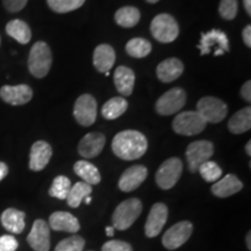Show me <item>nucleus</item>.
I'll return each mask as SVG.
<instances>
[{
  "mask_svg": "<svg viewBox=\"0 0 251 251\" xmlns=\"http://www.w3.org/2000/svg\"><path fill=\"white\" fill-rule=\"evenodd\" d=\"M19 243L17 238L12 235L0 236V251H17Z\"/></svg>",
  "mask_w": 251,
  "mask_h": 251,
  "instance_id": "nucleus-38",
  "label": "nucleus"
},
{
  "mask_svg": "<svg viewBox=\"0 0 251 251\" xmlns=\"http://www.w3.org/2000/svg\"><path fill=\"white\" fill-rule=\"evenodd\" d=\"M169 209L165 203L157 202L150 209L148 219H147L144 231L148 237H156L162 231L163 227L168 220Z\"/></svg>",
  "mask_w": 251,
  "mask_h": 251,
  "instance_id": "nucleus-14",
  "label": "nucleus"
},
{
  "mask_svg": "<svg viewBox=\"0 0 251 251\" xmlns=\"http://www.w3.org/2000/svg\"><path fill=\"white\" fill-rule=\"evenodd\" d=\"M142 213V202L136 198L125 200L115 208L112 216L113 228L126 230L130 228Z\"/></svg>",
  "mask_w": 251,
  "mask_h": 251,
  "instance_id": "nucleus-3",
  "label": "nucleus"
},
{
  "mask_svg": "<svg viewBox=\"0 0 251 251\" xmlns=\"http://www.w3.org/2000/svg\"><path fill=\"white\" fill-rule=\"evenodd\" d=\"M71 181L65 176H57L49 188V196L59 200H67L70 192Z\"/></svg>",
  "mask_w": 251,
  "mask_h": 251,
  "instance_id": "nucleus-32",
  "label": "nucleus"
},
{
  "mask_svg": "<svg viewBox=\"0 0 251 251\" xmlns=\"http://www.w3.org/2000/svg\"><path fill=\"white\" fill-rule=\"evenodd\" d=\"M85 247V240L83 237L75 236L64 238L55 248V251H83Z\"/></svg>",
  "mask_w": 251,
  "mask_h": 251,
  "instance_id": "nucleus-35",
  "label": "nucleus"
},
{
  "mask_svg": "<svg viewBox=\"0 0 251 251\" xmlns=\"http://www.w3.org/2000/svg\"><path fill=\"white\" fill-rule=\"evenodd\" d=\"M52 156V149L46 141H37L31 146L29 155V169L33 171H42L48 165Z\"/></svg>",
  "mask_w": 251,
  "mask_h": 251,
  "instance_id": "nucleus-17",
  "label": "nucleus"
},
{
  "mask_svg": "<svg viewBox=\"0 0 251 251\" xmlns=\"http://www.w3.org/2000/svg\"><path fill=\"white\" fill-rule=\"evenodd\" d=\"M148 170L143 165H134L127 169L119 179V188L122 192H131L141 186L147 179Z\"/></svg>",
  "mask_w": 251,
  "mask_h": 251,
  "instance_id": "nucleus-16",
  "label": "nucleus"
},
{
  "mask_svg": "<svg viewBox=\"0 0 251 251\" xmlns=\"http://www.w3.org/2000/svg\"><path fill=\"white\" fill-rule=\"evenodd\" d=\"M148 149V141L137 130H124L117 134L112 141V150L119 158L134 161L140 158Z\"/></svg>",
  "mask_w": 251,
  "mask_h": 251,
  "instance_id": "nucleus-1",
  "label": "nucleus"
},
{
  "mask_svg": "<svg viewBox=\"0 0 251 251\" xmlns=\"http://www.w3.org/2000/svg\"><path fill=\"white\" fill-rule=\"evenodd\" d=\"M242 37H243L244 43H246V46L248 47V48H250L251 47V26L250 25H248L247 27H244V29L242 31Z\"/></svg>",
  "mask_w": 251,
  "mask_h": 251,
  "instance_id": "nucleus-41",
  "label": "nucleus"
},
{
  "mask_svg": "<svg viewBox=\"0 0 251 251\" xmlns=\"http://www.w3.org/2000/svg\"><path fill=\"white\" fill-rule=\"evenodd\" d=\"M150 31L158 42L171 43L179 35V25L172 15L162 13L152 19Z\"/></svg>",
  "mask_w": 251,
  "mask_h": 251,
  "instance_id": "nucleus-4",
  "label": "nucleus"
},
{
  "mask_svg": "<svg viewBox=\"0 0 251 251\" xmlns=\"http://www.w3.org/2000/svg\"><path fill=\"white\" fill-rule=\"evenodd\" d=\"M115 63V51L112 46L99 45L93 52V65L101 74H107Z\"/></svg>",
  "mask_w": 251,
  "mask_h": 251,
  "instance_id": "nucleus-21",
  "label": "nucleus"
},
{
  "mask_svg": "<svg viewBox=\"0 0 251 251\" xmlns=\"http://www.w3.org/2000/svg\"><path fill=\"white\" fill-rule=\"evenodd\" d=\"M25 214L24 212L15 208H7L1 214V225L6 230L13 234H20L25 229Z\"/></svg>",
  "mask_w": 251,
  "mask_h": 251,
  "instance_id": "nucleus-24",
  "label": "nucleus"
},
{
  "mask_svg": "<svg viewBox=\"0 0 251 251\" xmlns=\"http://www.w3.org/2000/svg\"><path fill=\"white\" fill-rule=\"evenodd\" d=\"M147 2H149V4H156V2H158L159 0H146Z\"/></svg>",
  "mask_w": 251,
  "mask_h": 251,
  "instance_id": "nucleus-47",
  "label": "nucleus"
},
{
  "mask_svg": "<svg viewBox=\"0 0 251 251\" xmlns=\"http://www.w3.org/2000/svg\"><path fill=\"white\" fill-rule=\"evenodd\" d=\"M74 171L89 185H97L101 180L98 168L87 161H78L75 163Z\"/></svg>",
  "mask_w": 251,
  "mask_h": 251,
  "instance_id": "nucleus-27",
  "label": "nucleus"
},
{
  "mask_svg": "<svg viewBox=\"0 0 251 251\" xmlns=\"http://www.w3.org/2000/svg\"><path fill=\"white\" fill-rule=\"evenodd\" d=\"M8 174V166L4 162H0V181H1Z\"/></svg>",
  "mask_w": 251,
  "mask_h": 251,
  "instance_id": "nucleus-42",
  "label": "nucleus"
},
{
  "mask_svg": "<svg viewBox=\"0 0 251 251\" xmlns=\"http://www.w3.org/2000/svg\"><path fill=\"white\" fill-rule=\"evenodd\" d=\"M127 100L122 98V97H114V98L109 99L107 102L103 103L101 108V114L107 120H115V119L120 118L127 111Z\"/></svg>",
  "mask_w": 251,
  "mask_h": 251,
  "instance_id": "nucleus-29",
  "label": "nucleus"
},
{
  "mask_svg": "<svg viewBox=\"0 0 251 251\" xmlns=\"http://www.w3.org/2000/svg\"><path fill=\"white\" fill-rule=\"evenodd\" d=\"M193 230V226L190 221H180L172 226L168 231H165L162 238V243L168 250H176L186 243L191 237Z\"/></svg>",
  "mask_w": 251,
  "mask_h": 251,
  "instance_id": "nucleus-12",
  "label": "nucleus"
},
{
  "mask_svg": "<svg viewBox=\"0 0 251 251\" xmlns=\"http://www.w3.org/2000/svg\"><path fill=\"white\" fill-rule=\"evenodd\" d=\"M6 33L21 45H27L31 40L30 27L20 19H14V20L9 21L6 25Z\"/></svg>",
  "mask_w": 251,
  "mask_h": 251,
  "instance_id": "nucleus-26",
  "label": "nucleus"
},
{
  "mask_svg": "<svg viewBox=\"0 0 251 251\" xmlns=\"http://www.w3.org/2000/svg\"><path fill=\"white\" fill-rule=\"evenodd\" d=\"M91 200H92V199H91V197H90V196L85 198V202L87 203V205H89V203L91 202Z\"/></svg>",
  "mask_w": 251,
  "mask_h": 251,
  "instance_id": "nucleus-48",
  "label": "nucleus"
},
{
  "mask_svg": "<svg viewBox=\"0 0 251 251\" xmlns=\"http://www.w3.org/2000/svg\"><path fill=\"white\" fill-rule=\"evenodd\" d=\"M250 236H251V233H248V235H247V244H248V249H249V251H250V249H251V238H250Z\"/></svg>",
  "mask_w": 251,
  "mask_h": 251,
  "instance_id": "nucleus-46",
  "label": "nucleus"
},
{
  "mask_svg": "<svg viewBox=\"0 0 251 251\" xmlns=\"http://www.w3.org/2000/svg\"><path fill=\"white\" fill-rule=\"evenodd\" d=\"M151 43L142 37H134L126 45V52L134 58H144L151 52Z\"/></svg>",
  "mask_w": 251,
  "mask_h": 251,
  "instance_id": "nucleus-30",
  "label": "nucleus"
},
{
  "mask_svg": "<svg viewBox=\"0 0 251 251\" xmlns=\"http://www.w3.org/2000/svg\"><path fill=\"white\" fill-rule=\"evenodd\" d=\"M91 192H92L91 185L85 183V181H78L70 188V192H69L67 198L68 205L72 208H77V207H79L81 201L90 196Z\"/></svg>",
  "mask_w": 251,
  "mask_h": 251,
  "instance_id": "nucleus-31",
  "label": "nucleus"
},
{
  "mask_svg": "<svg viewBox=\"0 0 251 251\" xmlns=\"http://www.w3.org/2000/svg\"><path fill=\"white\" fill-rule=\"evenodd\" d=\"M0 98L13 106H20L29 102L33 98V90L26 84L21 85H5L0 89Z\"/></svg>",
  "mask_w": 251,
  "mask_h": 251,
  "instance_id": "nucleus-15",
  "label": "nucleus"
},
{
  "mask_svg": "<svg viewBox=\"0 0 251 251\" xmlns=\"http://www.w3.org/2000/svg\"><path fill=\"white\" fill-rule=\"evenodd\" d=\"M49 227L56 231L76 233L80 229L79 221L76 216L68 212H55L49 218Z\"/></svg>",
  "mask_w": 251,
  "mask_h": 251,
  "instance_id": "nucleus-20",
  "label": "nucleus"
},
{
  "mask_svg": "<svg viewBox=\"0 0 251 251\" xmlns=\"http://www.w3.org/2000/svg\"><path fill=\"white\" fill-rule=\"evenodd\" d=\"M27 242L34 251H49L50 227L45 220H36L27 236Z\"/></svg>",
  "mask_w": 251,
  "mask_h": 251,
  "instance_id": "nucleus-13",
  "label": "nucleus"
},
{
  "mask_svg": "<svg viewBox=\"0 0 251 251\" xmlns=\"http://www.w3.org/2000/svg\"><path fill=\"white\" fill-rule=\"evenodd\" d=\"M135 84V74L130 68L120 67L117 68L114 72V85L119 93L124 97H129L133 93Z\"/></svg>",
  "mask_w": 251,
  "mask_h": 251,
  "instance_id": "nucleus-23",
  "label": "nucleus"
},
{
  "mask_svg": "<svg viewBox=\"0 0 251 251\" xmlns=\"http://www.w3.org/2000/svg\"><path fill=\"white\" fill-rule=\"evenodd\" d=\"M238 12L237 0H221L219 5V13L225 20H234Z\"/></svg>",
  "mask_w": 251,
  "mask_h": 251,
  "instance_id": "nucleus-36",
  "label": "nucleus"
},
{
  "mask_svg": "<svg viewBox=\"0 0 251 251\" xmlns=\"http://www.w3.org/2000/svg\"><path fill=\"white\" fill-rule=\"evenodd\" d=\"M243 188V183L235 175H227L221 180L215 181L212 186V192L215 197L228 198L240 192Z\"/></svg>",
  "mask_w": 251,
  "mask_h": 251,
  "instance_id": "nucleus-22",
  "label": "nucleus"
},
{
  "mask_svg": "<svg viewBox=\"0 0 251 251\" xmlns=\"http://www.w3.org/2000/svg\"><path fill=\"white\" fill-rule=\"evenodd\" d=\"M52 64V55L49 46L43 41L34 43L28 56V69L35 78H43L49 74Z\"/></svg>",
  "mask_w": 251,
  "mask_h": 251,
  "instance_id": "nucleus-2",
  "label": "nucleus"
},
{
  "mask_svg": "<svg viewBox=\"0 0 251 251\" xmlns=\"http://www.w3.org/2000/svg\"><path fill=\"white\" fill-rule=\"evenodd\" d=\"M106 143L105 135L101 133L86 134L78 144V152L85 158H94L102 151Z\"/></svg>",
  "mask_w": 251,
  "mask_h": 251,
  "instance_id": "nucleus-18",
  "label": "nucleus"
},
{
  "mask_svg": "<svg viewBox=\"0 0 251 251\" xmlns=\"http://www.w3.org/2000/svg\"><path fill=\"white\" fill-rule=\"evenodd\" d=\"M243 6L244 9L247 11V13L251 15V0H243Z\"/></svg>",
  "mask_w": 251,
  "mask_h": 251,
  "instance_id": "nucleus-43",
  "label": "nucleus"
},
{
  "mask_svg": "<svg viewBox=\"0 0 251 251\" xmlns=\"http://www.w3.org/2000/svg\"><path fill=\"white\" fill-rule=\"evenodd\" d=\"M241 97L246 100V101H251V81L248 80L243 84L242 89H241Z\"/></svg>",
  "mask_w": 251,
  "mask_h": 251,
  "instance_id": "nucleus-40",
  "label": "nucleus"
},
{
  "mask_svg": "<svg viewBox=\"0 0 251 251\" xmlns=\"http://www.w3.org/2000/svg\"><path fill=\"white\" fill-rule=\"evenodd\" d=\"M140 19V11L133 6H124V7L119 8L114 14L115 23L124 28L135 27L139 24Z\"/></svg>",
  "mask_w": 251,
  "mask_h": 251,
  "instance_id": "nucleus-28",
  "label": "nucleus"
},
{
  "mask_svg": "<svg viewBox=\"0 0 251 251\" xmlns=\"http://www.w3.org/2000/svg\"><path fill=\"white\" fill-rule=\"evenodd\" d=\"M0 43H1V39H0Z\"/></svg>",
  "mask_w": 251,
  "mask_h": 251,
  "instance_id": "nucleus-49",
  "label": "nucleus"
},
{
  "mask_svg": "<svg viewBox=\"0 0 251 251\" xmlns=\"http://www.w3.org/2000/svg\"><path fill=\"white\" fill-rule=\"evenodd\" d=\"M198 171L200 172L201 177L208 183H215L222 176L221 168L215 162L207 161L199 166Z\"/></svg>",
  "mask_w": 251,
  "mask_h": 251,
  "instance_id": "nucleus-34",
  "label": "nucleus"
},
{
  "mask_svg": "<svg viewBox=\"0 0 251 251\" xmlns=\"http://www.w3.org/2000/svg\"><path fill=\"white\" fill-rule=\"evenodd\" d=\"M101 251H133V248L129 243L124 241L113 240L103 244Z\"/></svg>",
  "mask_w": 251,
  "mask_h": 251,
  "instance_id": "nucleus-37",
  "label": "nucleus"
},
{
  "mask_svg": "<svg viewBox=\"0 0 251 251\" xmlns=\"http://www.w3.org/2000/svg\"><path fill=\"white\" fill-rule=\"evenodd\" d=\"M183 172V163L177 157L166 159L156 172V183L162 190H170L179 180Z\"/></svg>",
  "mask_w": 251,
  "mask_h": 251,
  "instance_id": "nucleus-7",
  "label": "nucleus"
},
{
  "mask_svg": "<svg viewBox=\"0 0 251 251\" xmlns=\"http://www.w3.org/2000/svg\"><path fill=\"white\" fill-rule=\"evenodd\" d=\"M197 112L207 124H219L228 114V106L221 99L215 97H203L197 103Z\"/></svg>",
  "mask_w": 251,
  "mask_h": 251,
  "instance_id": "nucleus-6",
  "label": "nucleus"
},
{
  "mask_svg": "<svg viewBox=\"0 0 251 251\" xmlns=\"http://www.w3.org/2000/svg\"><path fill=\"white\" fill-rule=\"evenodd\" d=\"M28 0H2L4 7L11 13H17L25 8Z\"/></svg>",
  "mask_w": 251,
  "mask_h": 251,
  "instance_id": "nucleus-39",
  "label": "nucleus"
},
{
  "mask_svg": "<svg viewBox=\"0 0 251 251\" xmlns=\"http://www.w3.org/2000/svg\"><path fill=\"white\" fill-rule=\"evenodd\" d=\"M228 128L230 133L240 135L247 133L251 128V108L244 107L235 113L228 122Z\"/></svg>",
  "mask_w": 251,
  "mask_h": 251,
  "instance_id": "nucleus-25",
  "label": "nucleus"
},
{
  "mask_svg": "<svg viewBox=\"0 0 251 251\" xmlns=\"http://www.w3.org/2000/svg\"><path fill=\"white\" fill-rule=\"evenodd\" d=\"M213 47H216V50L214 51L215 56H221L229 51V40L225 31L220 29H212L207 31V33L201 34L200 43L198 45L200 54H211Z\"/></svg>",
  "mask_w": 251,
  "mask_h": 251,
  "instance_id": "nucleus-9",
  "label": "nucleus"
},
{
  "mask_svg": "<svg viewBox=\"0 0 251 251\" xmlns=\"http://www.w3.org/2000/svg\"><path fill=\"white\" fill-rule=\"evenodd\" d=\"M106 235L109 237H112L114 235V228L113 227H106Z\"/></svg>",
  "mask_w": 251,
  "mask_h": 251,
  "instance_id": "nucleus-44",
  "label": "nucleus"
},
{
  "mask_svg": "<svg viewBox=\"0 0 251 251\" xmlns=\"http://www.w3.org/2000/svg\"><path fill=\"white\" fill-rule=\"evenodd\" d=\"M186 103V93L183 89L175 87L165 92L156 101V112L161 115L176 114L184 107Z\"/></svg>",
  "mask_w": 251,
  "mask_h": 251,
  "instance_id": "nucleus-8",
  "label": "nucleus"
},
{
  "mask_svg": "<svg viewBox=\"0 0 251 251\" xmlns=\"http://www.w3.org/2000/svg\"><path fill=\"white\" fill-rule=\"evenodd\" d=\"M246 151H247V153L248 155H251V142L250 141H248V143H247V146H246Z\"/></svg>",
  "mask_w": 251,
  "mask_h": 251,
  "instance_id": "nucleus-45",
  "label": "nucleus"
},
{
  "mask_svg": "<svg viewBox=\"0 0 251 251\" xmlns=\"http://www.w3.org/2000/svg\"><path fill=\"white\" fill-rule=\"evenodd\" d=\"M50 9L56 13H69V12L76 11L84 5L85 0H47Z\"/></svg>",
  "mask_w": 251,
  "mask_h": 251,
  "instance_id": "nucleus-33",
  "label": "nucleus"
},
{
  "mask_svg": "<svg viewBox=\"0 0 251 251\" xmlns=\"http://www.w3.org/2000/svg\"><path fill=\"white\" fill-rule=\"evenodd\" d=\"M207 122L197 111L181 112L172 121V128L177 134L193 136L205 129Z\"/></svg>",
  "mask_w": 251,
  "mask_h": 251,
  "instance_id": "nucleus-5",
  "label": "nucleus"
},
{
  "mask_svg": "<svg viewBox=\"0 0 251 251\" xmlns=\"http://www.w3.org/2000/svg\"><path fill=\"white\" fill-rule=\"evenodd\" d=\"M97 101L91 94H83L76 100L74 115L76 121L83 127H90L97 119Z\"/></svg>",
  "mask_w": 251,
  "mask_h": 251,
  "instance_id": "nucleus-11",
  "label": "nucleus"
},
{
  "mask_svg": "<svg viewBox=\"0 0 251 251\" xmlns=\"http://www.w3.org/2000/svg\"><path fill=\"white\" fill-rule=\"evenodd\" d=\"M184 72V64L180 59L172 57L161 62L156 69L158 79L163 83H171L178 79Z\"/></svg>",
  "mask_w": 251,
  "mask_h": 251,
  "instance_id": "nucleus-19",
  "label": "nucleus"
},
{
  "mask_svg": "<svg viewBox=\"0 0 251 251\" xmlns=\"http://www.w3.org/2000/svg\"><path fill=\"white\" fill-rule=\"evenodd\" d=\"M213 153H214V146L209 141L200 140L188 144L186 150L188 170L192 174L197 172L200 165L209 161Z\"/></svg>",
  "mask_w": 251,
  "mask_h": 251,
  "instance_id": "nucleus-10",
  "label": "nucleus"
}]
</instances>
